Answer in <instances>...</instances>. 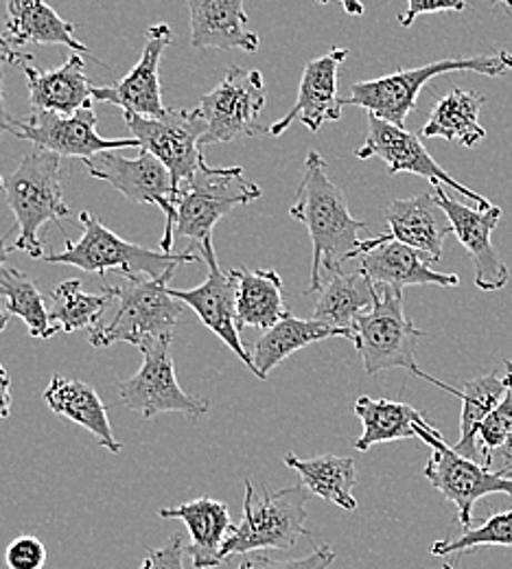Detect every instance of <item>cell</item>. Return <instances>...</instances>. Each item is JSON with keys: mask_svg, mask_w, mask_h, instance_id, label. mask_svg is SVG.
I'll list each match as a JSON object with an SVG mask.
<instances>
[{"mask_svg": "<svg viewBox=\"0 0 512 569\" xmlns=\"http://www.w3.org/2000/svg\"><path fill=\"white\" fill-rule=\"evenodd\" d=\"M119 298V287H101L99 293H88L79 279H69L58 284L51 296L49 320L53 333H74L83 329H94L108 307Z\"/></svg>", "mask_w": 512, "mask_h": 569, "instance_id": "34", "label": "cell"}, {"mask_svg": "<svg viewBox=\"0 0 512 569\" xmlns=\"http://www.w3.org/2000/svg\"><path fill=\"white\" fill-rule=\"evenodd\" d=\"M4 38L9 44H62L74 53H86L88 47L74 38V24L62 18L47 0H7Z\"/></svg>", "mask_w": 512, "mask_h": 569, "instance_id": "25", "label": "cell"}, {"mask_svg": "<svg viewBox=\"0 0 512 569\" xmlns=\"http://www.w3.org/2000/svg\"><path fill=\"white\" fill-rule=\"evenodd\" d=\"M173 44V31L167 22L151 24L145 31V44L139 64L112 86L92 88V101H103L123 108L139 117H162L167 112L160 90V60Z\"/></svg>", "mask_w": 512, "mask_h": 569, "instance_id": "18", "label": "cell"}, {"mask_svg": "<svg viewBox=\"0 0 512 569\" xmlns=\"http://www.w3.org/2000/svg\"><path fill=\"white\" fill-rule=\"evenodd\" d=\"M171 338L155 340L145 347L143 366L130 379L119 381V397L123 406L143 419H153L164 412L184 415L191 421L202 419L209 412V401L191 397L182 390L175 377V363L171 359Z\"/></svg>", "mask_w": 512, "mask_h": 569, "instance_id": "12", "label": "cell"}, {"mask_svg": "<svg viewBox=\"0 0 512 569\" xmlns=\"http://www.w3.org/2000/svg\"><path fill=\"white\" fill-rule=\"evenodd\" d=\"M237 283L239 325L252 329H272L290 316L283 279L274 270H230Z\"/></svg>", "mask_w": 512, "mask_h": 569, "instance_id": "27", "label": "cell"}, {"mask_svg": "<svg viewBox=\"0 0 512 569\" xmlns=\"http://www.w3.org/2000/svg\"><path fill=\"white\" fill-rule=\"evenodd\" d=\"M335 561V550L331 546H318L311 555L295 561H274L261 552L243 555L237 569H327Z\"/></svg>", "mask_w": 512, "mask_h": 569, "instance_id": "38", "label": "cell"}, {"mask_svg": "<svg viewBox=\"0 0 512 569\" xmlns=\"http://www.w3.org/2000/svg\"><path fill=\"white\" fill-rule=\"evenodd\" d=\"M81 221V239L71 241L64 234V250L58 254L44 257L47 263L56 266H73L83 272L106 277L108 272H119L123 279L130 277H147V279H160L164 274H173L180 266L195 263L202 257L198 252H155L147 250L139 243L126 241L119 234H114L108 226H103L97 217L88 211L79 214Z\"/></svg>", "mask_w": 512, "mask_h": 569, "instance_id": "4", "label": "cell"}, {"mask_svg": "<svg viewBox=\"0 0 512 569\" xmlns=\"http://www.w3.org/2000/svg\"><path fill=\"white\" fill-rule=\"evenodd\" d=\"M442 569H458L455 566H451V563H442Z\"/></svg>", "mask_w": 512, "mask_h": 569, "instance_id": "48", "label": "cell"}, {"mask_svg": "<svg viewBox=\"0 0 512 569\" xmlns=\"http://www.w3.org/2000/svg\"><path fill=\"white\" fill-rule=\"evenodd\" d=\"M464 0H408V11L399 16L401 27H412L414 20L423 13H439V11H464Z\"/></svg>", "mask_w": 512, "mask_h": 569, "instance_id": "41", "label": "cell"}, {"mask_svg": "<svg viewBox=\"0 0 512 569\" xmlns=\"http://www.w3.org/2000/svg\"><path fill=\"white\" fill-rule=\"evenodd\" d=\"M484 101L486 99L473 90L453 88L436 101L428 123L421 130V139H444L464 147H475L486 139V130L480 123Z\"/></svg>", "mask_w": 512, "mask_h": 569, "instance_id": "30", "label": "cell"}, {"mask_svg": "<svg viewBox=\"0 0 512 569\" xmlns=\"http://www.w3.org/2000/svg\"><path fill=\"white\" fill-rule=\"evenodd\" d=\"M4 196L18 228V239L11 250L42 259L44 246L40 230L53 221L62 232L64 228L60 219L71 217V209L64 202L62 156L33 147L22 156L13 173L7 176Z\"/></svg>", "mask_w": 512, "mask_h": 569, "instance_id": "2", "label": "cell"}, {"mask_svg": "<svg viewBox=\"0 0 512 569\" xmlns=\"http://www.w3.org/2000/svg\"><path fill=\"white\" fill-rule=\"evenodd\" d=\"M283 462L300 476V482L311 496L327 499L344 510H358L353 489L358 485L355 460L344 456H315L309 460L295 458L292 451L283 456Z\"/></svg>", "mask_w": 512, "mask_h": 569, "instance_id": "31", "label": "cell"}, {"mask_svg": "<svg viewBox=\"0 0 512 569\" xmlns=\"http://www.w3.org/2000/svg\"><path fill=\"white\" fill-rule=\"evenodd\" d=\"M434 200L440 211L446 214L453 234L458 237L460 246L473 257L475 263V287L480 291H500L511 281V272L502 261L500 252L495 250L491 237L502 219V209L491 207L469 209L466 204L453 200L442 184H434Z\"/></svg>", "mask_w": 512, "mask_h": 569, "instance_id": "16", "label": "cell"}, {"mask_svg": "<svg viewBox=\"0 0 512 569\" xmlns=\"http://www.w3.org/2000/svg\"><path fill=\"white\" fill-rule=\"evenodd\" d=\"M11 252H13V250H11V246H7V237H0V272H2L4 263L9 261V254H11ZM7 322H9V313L4 311V307H2V298H0V333L4 331Z\"/></svg>", "mask_w": 512, "mask_h": 569, "instance_id": "46", "label": "cell"}, {"mask_svg": "<svg viewBox=\"0 0 512 569\" xmlns=\"http://www.w3.org/2000/svg\"><path fill=\"white\" fill-rule=\"evenodd\" d=\"M416 436L432 447L423 473L440 496L455 506L462 528L473 526V506L478 499L500 493L512 498V478H502L478 460L458 453L432 423L416 427Z\"/></svg>", "mask_w": 512, "mask_h": 569, "instance_id": "10", "label": "cell"}, {"mask_svg": "<svg viewBox=\"0 0 512 569\" xmlns=\"http://www.w3.org/2000/svg\"><path fill=\"white\" fill-rule=\"evenodd\" d=\"M141 569H184V537L175 532L164 546L147 548Z\"/></svg>", "mask_w": 512, "mask_h": 569, "instance_id": "40", "label": "cell"}, {"mask_svg": "<svg viewBox=\"0 0 512 569\" xmlns=\"http://www.w3.org/2000/svg\"><path fill=\"white\" fill-rule=\"evenodd\" d=\"M512 372V359L504 361ZM512 427V379L509 386L506 397L502 399V403L480 423L478 427V445L482 449V456H489L493 449H498L504 438L509 436Z\"/></svg>", "mask_w": 512, "mask_h": 569, "instance_id": "37", "label": "cell"}, {"mask_svg": "<svg viewBox=\"0 0 512 569\" xmlns=\"http://www.w3.org/2000/svg\"><path fill=\"white\" fill-rule=\"evenodd\" d=\"M512 71V53L500 49L480 58L466 60H440L425 64L421 69H408L370 79L358 81L351 88V94L342 97V106H358L364 108L370 114L385 119L394 126L405 128L410 112L416 108L419 94L423 86L446 72H478L486 77H504Z\"/></svg>", "mask_w": 512, "mask_h": 569, "instance_id": "8", "label": "cell"}, {"mask_svg": "<svg viewBox=\"0 0 512 569\" xmlns=\"http://www.w3.org/2000/svg\"><path fill=\"white\" fill-rule=\"evenodd\" d=\"M318 4H327V2H331V0H315ZM340 4H342V9L349 13V16H355V18H360V16H364V4H362V0H338Z\"/></svg>", "mask_w": 512, "mask_h": 569, "instance_id": "47", "label": "cell"}, {"mask_svg": "<svg viewBox=\"0 0 512 569\" xmlns=\"http://www.w3.org/2000/svg\"><path fill=\"white\" fill-rule=\"evenodd\" d=\"M141 281L139 277L123 279L119 284V307L110 322L90 329L88 342L94 349H108L117 342H128L143 351L151 342L171 338L184 311V302L167 291L169 279Z\"/></svg>", "mask_w": 512, "mask_h": 569, "instance_id": "7", "label": "cell"}, {"mask_svg": "<svg viewBox=\"0 0 512 569\" xmlns=\"http://www.w3.org/2000/svg\"><path fill=\"white\" fill-rule=\"evenodd\" d=\"M191 13V44L202 51L257 53L261 38L248 29L243 0H187Z\"/></svg>", "mask_w": 512, "mask_h": 569, "instance_id": "21", "label": "cell"}, {"mask_svg": "<svg viewBox=\"0 0 512 569\" xmlns=\"http://www.w3.org/2000/svg\"><path fill=\"white\" fill-rule=\"evenodd\" d=\"M0 62H7V64H24V62H33V56H29V53H16V49L9 44V40L0 33Z\"/></svg>", "mask_w": 512, "mask_h": 569, "instance_id": "44", "label": "cell"}, {"mask_svg": "<svg viewBox=\"0 0 512 569\" xmlns=\"http://www.w3.org/2000/svg\"><path fill=\"white\" fill-rule=\"evenodd\" d=\"M329 338H342L340 331L333 327L311 318L302 320L295 316H285L281 322H277L272 329H268L252 347V361H254V377L268 379V375L283 363L295 351L329 340Z\"/></svg>", "mask_w": 512, "mask_h": 569, "instance_id": "29", "label": "cell"}, {"mask_svg": "<svg viewBox=\"0 0 512 569\" xmlns=\"http://www.w3.org/2000/svg\"><path fill=\"white\" fill-rule=\"evenodd\" d=\"M9 372H0V419L11 415V392H9Z\"/></svg>", "mask_w": 512, "mask_h": 569, "instance_id": "45", "label": "cell"}, {"mask_svg": "<svg viewBox=\"0 0 512 569\" xmlns=\"http://www.w3.org/2000/svg\"><path fill=\"white\" fill-rule=\"evenodd\" d=\"M349 58L342 47L331 49L322 58L307 62L292 110L268 128L270 137L285 134L293 123H302L309 132H318L324 123L342 119V97L338 94V72Z\"/></svg>", "mask_w": 512, "mask_h": 569, "instance_id": "17", "label": "cell"}, {"mask_svg": "<svg viewBox=\"0 0 512 569\" xmlns=\"http://www.w3.org/2000/svg\"><path fill=\"white\" fill-rule=\"evenodd\" d=\"M29 86L31 112L73 114L92 106V83L86 77V67L79 53L69 56L67 62L53 71H38L31 62L20 64Z\"/></svg>", "mask_w": 512, "mask_h": 569, "instance_id": "23", "label": "cell"}, {"mask_svg": "<svg viewBox=\"0 0 512 569\" xmlns=\"http://www.w3.org/2000/svg\"><path fill=\"white\" fill-rule=\"evenodd\" d=\"M374 302V284L367 277L355 272L333 274L320 291L313 318L340 331L342 338H355V322Z\"/></svg>", "mask_w": 512, "mask_h": 569, "instance_id": "28", "label": "cell"}, {"mask_svg": "<svg viewBox=\"0 0 512 569\" xmlns=\"http://www.w3.org/2000/svg\"><path fill=\"white\" fill-rule=\"evenodd\" d=\"M263 108L265 86L261 71L230 67L220 86L200 99V110L207 119L202 144L207 147L268 134L259 123Z\"/></svg>", "mask_w": 512, "mask_h": 569, "instance_id": "13", "label": "cell"}, {"mask_svg": "<svg viewBox=\"0 0 512 569\" xmlns=\"http://www.w3.org/2000/svg\"><path fill=\"white\" fill-rule=\"evenodd\" d=\"M42 397L51 412L69 419L74 426L88 429L108 451L121 453L123 445L114 438V431L108 421V408L90 383L58 375L51 379Z\"/></svg>", "mask_w": 512, "mask_h": 569, "instance_id": "26", "label": "cell"}, {"mask_svg": "<svg viewBox=\"0 0 512 569\" xmlns=\"http://www.w3.org/2000/svg\"><path fill=\"white\" fill-rule=\"evenodd\" d=\"M263 196L261 187L245 180L241 167H202L180 189L175 202V237L195 243L209 268L220 266L213 248V230L234 207L250 204Z\"/></svg>", "mask_w": 512, "mask_h": 569, "instance_id": "5", "label": "cell"}, {"mask_svg": "<svg viewBox=\"0 0 512 569\" xmlns=\"http://www.w3.org/2000/svg\"><path fill=\"white\" fill-rule=\"evenodd\" d=\"M309 489L300 482L283 491L270 493L265 487L254 489L245 480V499L241 521L232 528L223 541L220 557L225 563L234 555L261 552V550H292L300 537H311L307 523Z\"/></svg>", "mask_w": 512, "mask_h": 569, "instance_id": "6", "label": "cell"}, {"mask_svg": "<svg viewBox=\"0 0 512 569\" xmlns=\"http://www.w3.org/2000/svg\"><path fill=\"white\" fill-rule=\"evenodd\" d=\"M0 191H4V180L0 178Z\"/></svg>", "mask_w": 512, "mask_h": 569, "instance_id": "50", "label": "cell"}, {"mask_svg": "<svg viewBox=\"0 0 512 569\" xmlns=\"http://www.w3.org/2000/svg\"><path fill=\"white\" fill-rule=\"evenodd\" d=\"M511 379V368L504 363V368L464 383V390L460 397L462 401L460 442L453 447L458 453L471 460H478V456L482 453L478 445V427L502 403V399L509 392Z\"/></svg>", "mask_w": 512, "mask_h": 569, "instance_id": "33", "label": "cell"}, {"mask_svg": "<svg viewBox=\"0 0 512 569\" xmlns=\"http://www.w3.org/2000/svg\"><path fill=\"white\" fill-rule=\"evenodd\" d=\"M0 298H2V307L9 316L24 320L31 338L49 340L56 336L51 320H49L44 293L40 291V287L31 277L20 272L18 268H2Z\"/></svg>", "mask_w": 512, "mask_h": 569, "instance_id": "35", "label": "cell"}, {"mask_svg": "<svg viewBox=\"0 0 512 569\" xmlns=\"http://www.w3.org/2000/svg\"><path fill=\"white\" fill-rule=\"evenodd\" d=\"M355 415L364 426L362 436L353 442L358 451H368L381 442L419 438L416 427L430 423L421 410L408 403L372 397H360L355 401Z\"/></svg>", "mask_w": 512, "mask_h": 569, "instance_id": "32", "label": "cell"}, {"mask_svg": "<svg viewBox=\"0 0 512 569\" xmlns=\"http://www.w3.org/2000/svg\"><path fill=\"white\" fill-rule=\"evenodd\" d=\"M511 7H512V0H511Z\"/></svg>", "mask_w": 512, "mask_h": 569, "instance_id": "52", "label": "cell"}, {"mask_svg": "<svg viewBox=\"0 0 512 569\" xmlns=\"http://www.w3.org/2000/svg\"><path fill=\"white\" fill-rule=\"evenodd\" d=\"M4 370H7V368H4V366H2V363H0V372H4Z\"/></svg>", "mask_w": 512, "mask_h": 569, "instance_id": "51", "label": "cell"}, {"mask_svg": "<svg viewBox=\"0 0 512 569\" xmlns=\"http://www.w3.org/2000/svg\"><path fill=\"white\" fill-rule=\"evenodd\" d=\"M372 284H392L405 289L410 284H460L458 274L434 270V261L421 250L401 241H383L360 257L358 268Z\"/></svg>", "mask_w": 512, "mask_h": 569, "instance_id": "22", "label": "cell"}, {"mask_svg": "<svg viewBox=\"0 0 512 569\" xmlns=\"http://www.w3.org/2000/svg\"><path fill=\"white\" fill-rule=\"evenodd\" d=\"M167 291L173 298L189 305L198 313L202 325L211 329L221 342L254 372L252 353L245 351V345L241 340V325L237 313V283L230 272H221L220 266H215L209 268V277L200 287L173 289L167 284Z\"/></svg>", "mask_w": 512, "mask_h": 569, "instance_id": "19", "label": "cell"}, {"mask_svg": "<svg viewBox=\"0 0 512 569\" xmlns=\"http://www.w3.org/2000/svg\"><path fill=\"white\" fill-rule=\"evenodd\" d=\"M4 67L7 62H0V139L13 130V123L16 119L7 112V106H4Z\"/></svg>", "mask_w": 512, "mask_h": 569, "instance_id": "43", "label": "cell"}, {"mask_svg": "<svg viewBox=\"0 0 512 569\" xmlns=\"http://www.w3.org/2000/svg\"><path fill=\"white\" fill-rule=\"evenodd\" d=\"M11 134L62 158L81 160L110 149L141 147L137 139H101L97 134V114L92 108H81L73 114L31 112L27 119H16Z\"/></svg>", "mask_w": 512, "mask_h": 569, "instance_id": "15", "label": "cell"}, {"mask_svg": "<svg viewBox=\"0 0 512 569\" xmlns=\"http://www.w3.org/2000/svg\"><path fill=\"white\" fill-rule=\"evenodd\" d=\"M7 569H44L47 566V548L33 535L16 537L4 550Z\"/></svg>", "mask_w": 512, "mask_h": 569, "instance_id": "39", "label": "cell"}, {"mask_svg": "<svg viewBox=\"0 0 512 569\" xmlns=\"http://www.w3.org/2000/svg\"><path fill=\"white\" fill-rule=\"evenodd\" d=\"M162 519H180L184 521L191 543L187 548L193 568L213 569L221 566V548L228 535L232 532V519L228 506L213 498H198L173 506L160 508L158 512Z\"/></svg>", "mask_w": 512, "mask_h": 569, "instance_id": "24", "label": "cell"}, {"mask_svg": "<svg viewBox=\"0 0 512 569\" xmlns=\"http://www.w3.org/2000/svg\"><path fill=\"white\" fill-rule=\"evenodd\" d=\"M493 2H504V4H511V0H493Z\"/></svg>", "mask_w": 512, "mask_h": 569, "instance_id": "49", "label": "cell"}, {"mask_svg": "<svg viewBox=\"0 0 512 569\" xmlns=\"http://www.w3.org/2000/svg\"><path fill=\"white\" fill-rule=\"evenodd\" d=\"M123 117L141 149L151 151L169 169L178 191L207 167L202 151L207 119L200 108L167 110L162 117H139L132 112H123Z\"/></svg>", "mask_w": 512, "mask_h": 569, "instance_id": "11", "label": "cell"}, {"mask_svg": "<svg viewBox=\"0 0 512 569\" xmlns=\"http://www.w3.org/2000/svg\"><path fill=\"white\" fill-rule=\"evenodd\" d=\"M86 171L114 187L123 198L134 204H153L164 213V232L160 239V250L171 252L175 241V202L180 191L173 184L169 169L147 149H141L137 158L121 156V149H110L83 158Z\"/></svg>", "mask_w": 512, "mask_h": 569, "instance_id": "9", "label": "cell"}, {"mask_svg": "<svg viewBox=\"0 0 512 569\" xmlns=\"http://www.w3.org/2000/svg\"><path fill=\"white\" fill-rule=\"evenodd\" d=\"M425 331L416 329L414 322L405 316L403 289L392 284H374V302L355 322L353 345L362 357L367 375H377L392 368H403L410 375L425 379L440 390L462 397V390H455L439 381L436 377L423 372L416 363V342Z\"/></svg>", "mask_w": 512, "mask_h": 569, "instance_id": "3", "label": "cell"}, {"mask_svg": "<svg viewBox=\"0 0 512 569\" xmlns=\"http://www.w3.org/2000/svg\"><path fill=\"white\" fill-rule=\"evenodd\" d=\"M290 214L309 230L313 246L311 283L304 289V296H309L322 291L324 277L331 279L344 272L347 261L360 259V232L368 223L351 214L342 189L329 176V167L318 151L307 153Z\"/></svg>", "mask_w": 512, "mask_h": 569, "instance_id": "1", "label": "cell"}, {"mask_svg": "<svg viewBox=\"0 0 512 569\" xmlns=\"http://www.w3.org/2000/svg\"><path fill=\"white\" fill-rule=\"evenodd\" d=\"M484 546H509L512 548V510L491 515L482 526L464 528L458 539H442L432 546V555L444 559L449 555H462Z\"/></svg>", "mask_w": 512, "mask_h": 569, "instance_id": "36", "label": "cell"}, {"mask_svg": "<svg viewBox=\"0 0 512 569\" xmlns=\"http://www.w3.org/2000/svg\"><path fill=\"white\" fill-rule=\"evenodd\" d=\"M482 465L502 478H512V427L504 442L498 449H493L489 456H484Z\"/></svg>", "mask_w": 512, "mask_h": 569, "instance_id": "42", "label": "cell"}, {"mask_svg": "<svg viewBox=\"0 0 512 569\" xmlns=\"http://www.w3.org/2000/svg\"><path fill=\"white\" fill-rule=\"evenodd\" d=\"M434 193H421L408 200H394L385 211L388 232L362 241V254L383 241H401L428 254L434 263L442 259V241L451 230L446 214L439 213ZM360 254V257H362Z\"/></svg>", "mask_w": 512, "mask_h": 569, "instance_id": "20", "label": "cell"}, {"mask_svg": "<svg viewBox=\"0 0 512 569\" xmlns=\"http://www.w3.org/2000/svg\"><path fill=\"white\" fill-rule=\"evenodd\" d=\"M355 156L360 160L381 158L388 164L390 176L414 173V176L430 180L432 184H444V187L453 189L455 193H462L464 198L475 202L478 209H482V211L493 207L484 196L471 191L469 187L460 184L451 173H446L432 158V153L425 149L419 134H412L405 128L394 126L374 114H368L367 141L355 151Z\"/></svg>", "mask_w": 512, "mask_h": 569, "instance_id": "14", "label": "cell"}]
</instances>
